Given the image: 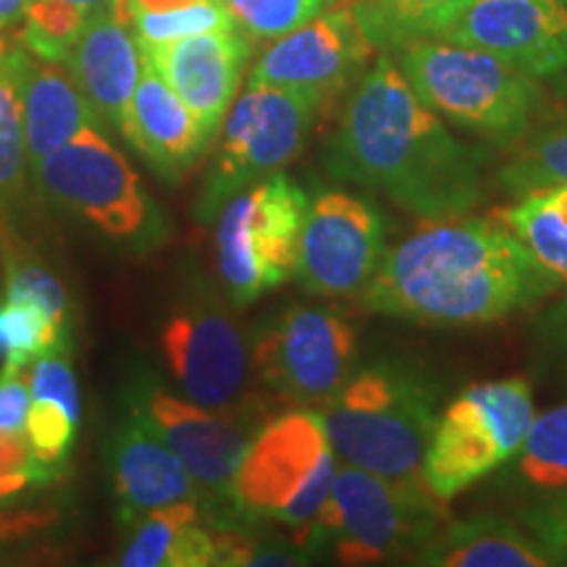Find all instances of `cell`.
Wrapping results in <instances>:
<instances>
[{
    "label": "cell",
    "instance_id": "8d00e7d4",
    "mask_svg": "<svg viewBox=\"0 0 567 567\" xmlns=\"http://www.w3.org/2000/svg\"><path fill=\"white\" fill-rule=\"evenodd\" d=\"M536 334L538 350L547 358L549 368H555L567 379V297L538 318Z\"/></svg>",
    "mask_w": 567,
    "mask_h": 567
},
{
    "label": "cell",
    "instance_id": "d6986e66",
    "mask_svg": "<svg viewBox=\"0 0 567 567\" xmlns=\"http://www.w3.org/2000/svg\"><path fill=\"white\" fill-rule=\"evenodd\" d=\"M118 132L151 163L153 172L168 182H179L210 145V137L195 113L145 55H142L140 82Z\"/></svg>",
    "mask_w": 567,
    "mask_h": 567
},
{
    "label": "cell",
    "instance_id": "f35d334b",
    "mask_svg": "<svg viewBox=\"0 0 567 567\" xmlns=\"http://www.w3.org/2000/svg\"><path fill=\"white\" fill-rule=\"evenodd\" d=\"M59 520L55 509H19V513H0V549L11 544L30 542L51 530Z\"/></svg>",
    "mask_w": 567,
    "mask_h": 567
},
{
    "label": "cell",
    "instance_id": "30bf717a",
    "mask_svg": "<svg viewBox=\"0 0 567 567\" xmlns=\"http://www.w3.org/2000/svg\"><path fill=\"white\" fill-rule=\"evenodd\" d=\"M316 113V105L297 92L247 80L224 122L197 216L213 221L234 195L292 163L310 137Z\"/></svg>",
    "mask_w": 567,
    "mask_h": 567
},
{
    "label": "cell",
    "instance_id": "b9f144b4",
    "mask_svg": "<svg viewBox=\"0 0 567 567\" xmlns=\"http://www.w3.org/2000/svg\"><path fill=\"white\" fill-rule=\"evenodd\" d=\"M195 0H130V11L140 13V11H172L179 9V6H189Z\"/></svg>",
    "mask_w": 567,
    "mask_h": 567
},
{
    "label": "cell",
    "instance_id": "484cf974",
    "mask_svg": "<svg viewBox=\"0 0 567 567\" xmlns=\"http://www.w3.org/2000/svg\"><path fill=\"white\" fill-rule=\"evenodd\" d=\"M502 481L520 494H530V499L567 486V402L536 415Z\"/></svg>",
    "mask_w": 567,
    "mask_h": 567
},
{
    "label": "cell",
    "instance_id": "e575fe53",
    "mask_svg": "<svg viewBox=\"0 0 567 567\" xmlns=\"http://www.w3.org/2000/svg\"><path fill=\"white\" fill-rule=\"evenodd\" d=\"M517 523L555 557L557 565H567V486L534 496L520 507Z\"/></svg>",
    "mask_w": 567,
    "mask_h": 567
},
{
    "label": "cell",
    "instance_id": "cb8c5ba5",
    "mask_svg": "<svg viewBox=\"0 0 567 567\" xmlns=\"http://www.w3.org/2000/svg\"><path fill=\"white\" fill-rule=\"evenodd\" d=\"M515 200L492 216L515 234L557 289L567 287V184L534 189Z\"/></svg>",
    "mask_w": 567,
    "mask_h": 567
},
{
    "label": "cell",
    "instance_id": "ab89813d",
    "mask_svg": "<svg viewBox=\"0 0 567 567\" xmlns=\"http://www.w3.org/2000/svg\"><path fill=\"white\" fill-rule=\"evenodd\" d=\"M32 484H38L32 476H0V509L19 499Z\"/></svg>",
    "mask_w": 567,
    "mask_h": 567
},
{
    "label": "cell",
    "instance_id": "52a82bcc",
    "mask_svg": "<svg viewBox=\"0 0 567 567\" xmlns=\"http://www.w3.org/2000/svg\"><path fill=\"white\" fill-rule=\"evenodd\" d=\"M536 421L526 375L467 386L439 415L423 460V478L442 502L455 499L513 463Z\"/></svg>",
    "mask_w": 567,
    "mask_h": 567
},
{
    "label": "cell",
    "instance_id": "603a6c76",
    "mask_svg": "<svg viewBox=\"0 0 567 567\" xmlns=\"http://www.w3.org/2000/svg\"><path fill=\"white\" fill-rule=\"evenodd\" d=\"M118 565L124 567H205L218 565L216 526L200 499L176 502L130 523Z\"/></svg>",
    "mask_w": 567,
    "mask_h": 567
},
{
    "label": "cell",
    "instance_id": "6da1fadb",
    "mask_svg": "<svg viewBox=\"0 0 567 567\" xmlns=\"http://www.w3.org/2000/svg\"><path fill=\"white\" fill-rule=\"evenodd\" d=\"M488 151L457 140L410 87L392 55L360 76L326 166L423 218H455L484 200Z\"/></svg>",
    "mask_w": 567,
    "mask_h": 567
},
{
    "label": "cell",
    "instance_id": "4316f807",
    "mask_svg": "<svg viewBox=\"0 0 567 567\" xmlns=\"http://www.w3.org/2000/svg\"><path fill=\"white\" fill-rule=\"evenodd\" d=\"M27 168L30 155L17 82V38L0 30V210L24 203Z\"/></svg>",
    "mask_w": 567,
    "mask_h": 567
},
{
    "label": "cell",
    "instance_id": "74e56055",
    "mask_svg": "<svg viewBox=\"0 0 567 567\" xmlns=\"http://www.w3.org/2000/svg\"><path fill=\"white\" fill-rule=\"evenodd\" d=\"M32 405L30 379L24 373H0V431H27Z\"/></svg>",
    "mask_w": 567,
    "mask_h": 567
},
{
    "label": "cell",
    "instance_id": "7402d4cb",
    "mask_svg": "<svg viewBox=\"0 0 567 567\" xmlns=\"http://www.w3.org/2000/svg\"><path fill=\"white\" fill-rule=\"evenodd\" d=\"M425 567H551L557 565L526 528L494 515L444 523L413 557Z\"/></svg>",
    "mask_w": 567,
    "mask_h": 567
},
{
    "label": "cell",
    "instance_id": "44dd1931",
    "mask_svg": "<svg viewBox=\"0 0 567 567\" xmlns=\"http://www.w3.org/2000/svg\"><path fill=\"white\" fill-rule=\"evenodd\" d=\"M17 82L24 113V140L30 168L45 155L80 134L84 126L101 124L76 87L74 76L61 63L38 59L17 40Z\"/></svg>",
    "mask_w": 567,
    "mask_h": 567
},
{
    "label": "cell",
    "instance_id": "60d3db41",
    "mask_svg": "<svg viewBox=\"0 0 567 567\" xmlns=\"http://www.w3.org/2000/svg\"><path fill=\"white\" fill-rule=\"evenodd\" d=\"M30 0H0V30L9 32L24 17Z\"/></svg>",
    "mask_w": 567,
    "mask_h": 567
},
{
    "label": "cell",
    "instance_id": "1f68e13d",
    "mask_svg": "<svg viewBox=\"0 0 567 567\" xmlns=\"http://www.w3.org/2000/svg\"><path fill=\"white\" fill-rule=\"evenodd\" d=\"M216 30H234V21L221 0H195L172 11L132 13V32L140 48H155Z\"/></svg>",
    "mask_w": 567,
    "mask_h": 567
},
{
    "label": "cell",
    "instance_id": "e0dca14e",
    "mask_svg": "<svg viewBox=\"0 0 567 567\" xmlns=\"http://www.w3.org/2000/svg\"><path fill=\"white\" fill-rule=\"evenodd\" d=\"M140 51L187 103L205 134L216 137L250 59V40L239 30H216Z\"/></svg>",
    "mask_w": 567,
    "mask_h": 567
},
{
    "label": "cell",
    "instance_id": "4dcf8cb0",
    "mask_svg": "<svg viewBox=\"0 0 567 567\" xmlns=\"http://www.w3.org/2000/svg\"><path fill=\"white\" fill-rule=\"evenodd\" d=\"M90 13L66 0H30L19 21L17 40L32 55L45 61H66Z\"/></svg>",
    "mask_w": 567,
    "mask_h": 567
},
{
    "label": "cell",
    "instance_id": "7bdbcfd3",
    "mask_svg": "<svg viewBox=\"0 0 567 567\" xmlns=\"http://www.w3.org/2000/svg\"><path fill=\"white\" fill-rule=\"evenodd\" d=\"M66 3H71V6H80V9H84L87 13H92V11H97V9H105V6L116 3V0H66Z\"/></svg>",
    "mask_w": 567,
    "mask_h": 567
},
{
    "label": "cell",
    "instance_id": "5b68a950",
    "mask_svg": "<svg viewBox=\"0 0 567 567\" xmlns=\"http://www.w3.org/2000/svg\"><path fill=\"white\" fill-rule=\"evenodd\" d=\"M339 471L321 410H287L260 425L231 484L237 520L279 523L305 549Z\"/></svg>",
    "mask_w": 567,
    "mask_h": 567
},
{
    "label": "cell",
    "instance_id": "d590c367",
    "mask_svg": "<svg viewBox=\"0 0 567 567\" xmlns=\"http://www.w3.org/2000/svg\"><path fill=\"white\" fill-rule=\"evenodd\" d=\"M0 476H32L48 484L55 473L38 463L27 431H0Z\"/></svg>",
    "mask_w": 567,
    "mask_h": 567
},
{
    "label": "cell",
    "instance_id": "277c9868",
    "mask_svg": "<svg viewBox=\"0 0 567 567\" xmlns=\"http://www.w3.org/2000/svg\"><path fill=\"white\" fill-rule=\"evenodd\" d=\"M400 71L436 116L496 147H515L542 109V82L463 42H410L400 51Z\"/></svg>",
    "mask_w": 567,
    "mask_h": 567
},
{
    "label": "cell",
    "instance_id": "83f0119b",
    "mask_svg": "<svg viewBox=\"0 0 567 567\" xmlns=\"http://www.w3.org/2000/svg\"><path fill=\"white\" fill-rule=\"evenodd\" d=\"M496 184L513 197L567 184V118L542 124L517 142V151L496 172Z\"/></svg>",
    "mask_w": 567,
    "mask_h": 567
},
{
    "label": "cell",
    "instance_id": "f1b7e54d",
    "mask_svg": "<svg viewBox=\"0 0 567 567\" xmlns=\"http://www.w3.org/2000/svg\"><path fill=\"white\" fill-rule=\"evenodd\" d=\"M69 347L63 331L38 305L0 300V373H24L42 354Z\"/></svg>",
    "mask_w": 567,
    "mask_h": 567
},
{
    "label": "cell",
    "instance_id": "ffe728a7",
    "mask_svg": "<svg viewBox=\"0 0 567 567\" xmlns=\"http://www.w3.org/2000/svg\"><path fill=\"white\" fill-rule=\"evenodd\" d=\"M109 463L118 515L124 517L126 526L151 509L189 499L203 502L200 486L187 465L137 415L130 413L113 434Z\"/></svg>",
    "mask_w": 567,
    "mask_h": 567
},
{
    "label": "cell",
    "instance_id": "9a60e30c",
    "mask_svg": "<svg viewBox=\"0 0 567 567\" xmlns=\"http://www.w3.org/2000/svg\"><path fill=\"white\" fill-rule=\"evenodd\" d=\"M371 53V40L365 38L352 6L344 3L316 13L276 40L255 63L250 80L297 92L321 109L363 74Z\"/></svg>",
    "mask_w": 567,
    "mask_h": 567
},
{
    "label": "cell",
    "instance_id": "ee69618b",
    "mask_svg": "<svg viewBox=\"0 0 567 567\" xmlns=\"http://www.w3.org/2000/svg\"><path fill=\"white\" fill-rule=\"evenodd\" d=\"M6 289V274H3V252H0V295Z\"/></svg>",
    "mask_w": 567,
    "mask_h": 567
},
{
    "label": "cell",
    "instance_id": "f546056e",
    "mask_svg": "<svg viewBox=\"0 0 567 567\" xmlns=\"http://www.w3.org/2000/svg\"><path fill=\"white\" fill-rule=\"evenodd\" d=\"M0 252H3L6 297L38 305L63 331H69L71 302L61 279L42 264L38 255L21 247L3 221H0Z\"/></svg>",
    "mask_w": 567,
    "mask_h": 567
},
{
    "label": "cell",
    "instance_id": "d6a6232c",
    "mask_svg": "<svg viewBox=\"0 0 567 567\" xmlns=\"http://www.w3.org/2000/svg\"><path fill=\"white\" fill-rule=\"evenodd\" d=\"M247 40H279L316 13L323 11L326 0H221Z\"/></svg>",
    "mask_w": 567,
    "mask_h": 567
},
{
    "label": "cell",
    "instance_id": "8992f818",
    "mask_svg": "<svg viewBox=\"0 0 567 567\" xmlns=\"http://www.w3.org/2000/svg\"><path fill=\"white\" fill-rule=\"evenodd\" d=\"M444 520V502L425 478L389 481L339 465L329 499L305 534V551H331L342 565L396 563L415 557Z\"/></svg>",
    "mask_w": 567,
    "mask_h": 567
},
{
    "label": "cell",
    "instance_id": "ba28073f",
    "mask_svg": "<svg viewBox=\"0 0 567 567\" xmlns=\"http://www.w3.org/2000/svg\"><path fill=\"white\" fill-rule=\"evenodd\" d=\"M38 189L116 243L147 250L163 237V221L132 163L101 132L84 126L66 145L30 168Z\"/></svg>",
    "mask_w": 567,
    "mask_h": 567
},
{
    "label": "cell",
    "instance_id": "5bb4252c",
    "mask_svg": "<svg viewBox=\"0 0 567 567\" xmlns=\"http://www.w3.org/2000/svg\"><path fill=\"white\" fill-rule=\"evenodd\" d=\"M161 347L187 400L208 410H234L252 400V342L224 305H184L163 326Z\"/></svg>",
    "mask_w": 567,
    "mask_h": 567
},
{
    "label": "cell",
    "instance_id": "7a4b0ae2",
    "mask_svg": "<svg viewBox=\"0 0 567 567\" xmlns=\"http://www.w3.org/2000/svg\"><path fill=\"white\" fill-rule=\"evenodd\" d=\"M557 292L499 218H429L384 252L365 310L410 323L484 326Z\"/></svg>",
    "mask_w": 567,
    "mask_h": 567
},
{
    "label": "cell",
    "instance_id": "ac0fdd59",
    "mask_svg": "<svg viewBox=\"0 0 567 567\" xmlns=\"http://www.w3.org/2000/svg\"><path fill=\"white\" fill-rule=\"evenodd\" d=\"M130 27V0L92 11L63 61L97 122L111 130H122L142 71V51Z\"/></svg>",
    "mask_w": 567,
    "mask_h": 567
},
{
    "label": "cell",
    "instance_id": "836d02e7",
    "mask_svg": "<svg viewBox=\"0 0 567 567\" xmlns=\"http://www.w3.org/2000/svg\"><path fill=\"white\" fill-rule=\"evenodd\" d=\"M80 421V415H74L59 402L32 396L30 413H27V436H30L32 452L40 465H45L51 473L59 471L63 460L69 457Z\"/></svg>",
    "mask_w": 567,
    "mask_h": 567
},
{
    "label": "cell",
    "instance_id": "d4e9b609",
    "mask_svg": "<svg viewBox=\"0 0 567 567\" xmlns=\"http://www.w3.org/2000/svg\"><path fill=\"white\" fill-rule=\"evenodd\" d=\"M473 0H354L352 11L373 51H402L415 40L439 38Z\"/></svg>",
    "mask_w": 567,
    "mask_h": 567
},
{
    "label": "cell",
    "instance_id": "4fadbf2b",
    "mask_svg": "<svg viewBox=\"0 0 567 567\" xmlns=\"http://www.w3.org/2000/svg\"><path fill=\"white\" fill-rule=\"evenodd\" d=\"M384 252V213L365 197L321 189L305 216L295 279L318 297L363 295Z\"/></svg>",
    "mask_w": 567,
    "mask_h": 567
},
{
    "label": "cell",
    "instance_id": "8fae6325",
    "mask_svg": "<svg viewBox=\"0 0 567 567\" xmlns=\"http://www.w3.org/2000/svg\"><path fill=\"white\" fill-rule=\"evenodd\" d=\"M132 415H137L187 465L203 492L208 520L216 526L237 520L231 484L247 444L260 429L264 410L258 402L250 400L234 410H208L187 396L142 381L132 392Z\"/></svg>",
    "mask_w": 567,
    "mask_h": 567
},
{
    "label": "cell",
    "instance_id": "3957f363",
    "mask_svg": "<svg viewBox=\"0 0 567 567\" xmlns=\"http://www.w3.org/2000/svg\"><path fill=\"white\" fill-rule=\"evenodd\" d=\"M321 415L339 463L417 481L439 421V389L421 368L379 360L354 371Z\"/></svg>",
    "mask_w": 567,
    "mask_h": 567
},
{
    "label": "cell",
    "instance_id": "9c48e42d",
    "mask_svg": "<svg viewBox=\"0 0 567 567\" xmlns=\"http://www.w3.org/2000/svg\"><path fill=\"white\" fill-rule=\"evenodd\" d=\"M308 208L305 189L279 172L250 184L218 210V276L234 308H245L295 276Z\"/></svg>",
    "mask_w": 567,
    "mask_h": 567
},
{
    "label": "cell",
    "instance_id": "2e32d148",
    "mask_svg": "<svg viewBox=\"0 0 567 567\" xmlns=\"http://www.w3.org/2000/svg\"><path fill=\"white\" fill-rule=\"evenodd\" d=\"M439 38L499 55L567 92V0H473Z\"/></svg>",
    "mask_w": 567,
    "mask_h": 567
},
{
    "label": "cell",
    "instance_id": "7c38bea8",
    "mask_svg": "<svg viewBox=\"0 0 567 567\" xmlns=\"http://www.w3.org/2000/svg\"><path fill=\"white\" fill-rule=\"evenodd\" d=\"M358 331L337 310L292 305L258 331L252 365L268 392L297 408L323 405L354 373Z\"/></svg>",
    "mask_w": 567,
    "mask_h": 567
}]
</instances>
